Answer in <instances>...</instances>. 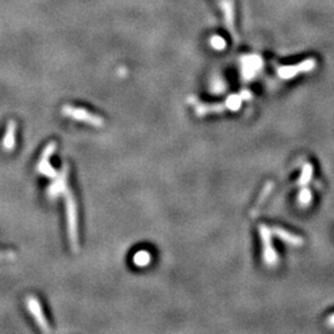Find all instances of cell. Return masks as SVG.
Returning <instances> with one entry per match:
<instances>
[{
	"label": "cell",
	"mask_w": 334,
	"mask_h": 334,
	"mask_svg": "<svg viewBox=\"0 0 334 334\" xmlns=\"http://www.w3.org/2000/svg\"><path fill=\"white\" fill-rule=\"evenodd\" d=\"M259 233H260L261 243H263V258L266 263L267 266H275L279 261L277 254L272 246V233L271 229L267 228L265 224H260L259 227Z\"/></svg>",
	"instance_id": "obj_1"
},
{
	"label": "cell",
	"mask_w": 334,
	"mask_h": 334,
	"mask_svg": "<svg viewBox=\"0 0 334 334\" xmlns=\"http://www.w3.org/2000/svg\"><path fill=\"white\" fill-rule=\"evenodd\" d=\"M316 65H317V61L315 58H307V60L296 63V65L281 66V67L277 68V74L282 79L295 78L301 73H308V72L313 71Z\"/></svg>",
	"instance_id": "obj_2"
},
{
	"label": "cell",
	"mask_w": 334,
	"mask_h": 334,
	"mask_svg": "<svg viewBox=\"0 0 334 334\" xmlns=\"http://www.w3.org/2000/svg\"><path fill=\"white\" fill-rule=\"evenodd\" d=\"M62 113L67 117L72 118V119L79 120V122H85L88 124L93 125V126H102L104 124V120L98 115H94L89 113L86 109L82 108H74L71 105H65L62 108Z\"/></svg>",
	"instance_id": "obj_3"
},
{
	"label": "cell",
	"mask_w": 334,
	"mask_h": 334,
	"mask_svg": "<svg viewBox=\"0 0 334 334\" xmlns=\"http://www.w3.org/2000/svg\"><path fill=\"white\" fill-rule=\"evenodd\" d=\"M66 210H67V219H68V230H70V238H71L72 245L74 249L78 246V228H77V210L76 203L72 197V194L67 190V197H66Z\"/></svg>",
	"instance_id": "obj_4"
},
{
	"label": "cell",
	"mask_w": 334,
	"mask_h": 334,
	"mask_svg": "<svg viewBox=\"0 0 334 334\" xmlns=\"http://www.w3.org/2000/svg\"><path fill=\"white\" fill-rule=\"evenodd\" d=\"M263 58L259 54H245L242 57V74L245 79H251L263 67Z\"/></svg>",
	"instance_id": "obj_5"
},
{
	"label": "cell",
	"mask_w": 334,
	"mask_h": 334,
	"mask_svg": "<svg viewBox=\"0 0 334 334\" xmlns=\"http://www.w3.org/2000/svg\"><path fill=\"white\" fill-rule=\"evenodd\" d=\"M26 306H27V308L30 310L31 315L34 316V318H35L36 323L38 324V327H40V328H41V331L50 332L49 323H47L46 318H45L44 312H42V308H41L40 302H38V299H36V297H34V296L27 297V299H26Z\"/></svg>",
	"instance_id": "obj_6"
},
{
	"label": "cell",
	"mask_w": 334,
	"mask_h": 334,
	"mask_svg": "<svg viewBox=\"0 0 334 334\" xmlns=\"http://www.w3.org/2000/svg\"><path fill=\"white\" fill-rule=\"evenodd\" d=\"M56 149V142H51L50 145H47V147L45 149L44 154H42V158H41L40 162L37 165V171L42 175H46V176L53 177L56 176V171L52 169L51 166L49 163V158L51 156L52 152L54 151Z\"/></svg>",
	"instance_id": "obj_7"
},
{
	"label": "cell",
	"mask_w": 334,
	"mask_h": 334,
	"mask_svg": "<svg viewBox=\"0 0 334 334\" xmlns=\"http://www.w3.org/2000/svg\"><path fill=\"white\" fill-rule=\"evenodd\" d=\"M271 233L274 234L275 236H277L279 239L282 240V242L290 244L291 246H301V245L303 244V239H302L301 236L291 233V231L286 230V229L280 228V227H274V228H271Z\"/></svg>",
	"instance_id": "obj_8"
},
{
	"label": "cell",
	"mask_w": 334,
	"mask_h": 334,
	"mask_svg": "<svg viewBox=\"0 0 334 334\" xmlns=\"http://www.w3.org/2000/svg\"><path fill=\"white\" fill-rule=\"evenodd\" d=\"M15 133H17V123L10 120L6 125V131L3 139L4 151H11L14 149V146H15Z\"/></svg>",
	"instance_id": "obj_9"
},
{
	"label": "cell",
	"mask_w": 334,
	"mask_h": 334,
	"mask_svg": "<svg viewBox=\"0 0 334 334\" xmlns=\"http://www.w3.org/2000/svg\"><path fill=\"white\" fill-rule=\"evenodd\" d=\"M227 104H210V105H206V104H201V105L196 106V113L198 115L208 114V113H220V111L227 110Z\"/></svg>",
	"instance_id": "obj_10"
},
{
	"label": "cell",
	"mask_w": 334,
	"mask_h": 334,
	"mask_svg": "<svg viewBox=\"0 0 334 334\" xmlns=\"http://www.w3.org/2000/svg\"><path fill=\"white\" fill-rule=\"evenodd\" d=\"M272 188H274V183L272 182H267L266 185H265V187L263 188V191H261L260 193V197H259V199L256 201L255 206H254L253 211H251V217H255V214H258L259 210L261 208V204L264 203V202L266 201L267 196L270 194V192L272 191Z\"/></svg>",
	"instance_id": "obj_11"
},
{
	"label": "cell",
	"mask_w": 334,
	"mask_h": 334,
	"mask_svg": "<svg viewBox=\"0 0 334 334\" xmlns=\"http://www.w3.org/2000/svg\"><path fill=\"white\" fill-rule=\"evenodd\" d=\"M312 175H313V167L311 163H304L303 169H302L301 176H299V181H297V186L299 187H304L307 186L308 183L311 182L312 179Z\"/></svg>",
	"instance_id": "obj_12"
},
{
	"label": "cell",
	"mask_w": 334,
	"mask_h": 334,
	"mask_svg": "<svg viewBox=\"0 0 334 334\" xmlns=\"http://www.w3.org/2000/svg\"><path fill=\"white\" fill-rule=\"evenodd\" d=\"M151 261V255L146 250H139L138 253L134 255V264L136 266H147Z\"/></svg>",
	"instance_id": "obj_13"
},
{
	"label": "cell",
	"mask_w": 334,
	"mask_h": 334,
	"mask_svg": "<svg viewBox=\"0 0 334 334\" xmlns=\"http://www.w3.org/2000/svg\"><path fill=\"white\" fill-rule=\"evenodd\" d=\"M243 101H244V99H243L242 94L230 95V97H228V99L226 101L227 108H228V110H231V111L239 110L240 106H242Z\"/></svg>",
	"instance_id": "obj_14"
},
{
	"label": "cell",
	"mask_w": 334,
	"mask_h": 334,
	"mask_svg": "<svg viewBox=\"0 0 334 334\" xmlns=\"http://www.w3.org/2000/svg\"><path fill=\"white\" fill-rule=\"evenodd\" d=\"M299 202L302 207H307L312 202V192H311L310 188L302 187L299 194Z\"/></svg>",
	"instance_id": "obj_15"
},
{
	"label": "cell",
	"mask_w": 334,
	"mask_h": 334,
	"mask_svg": "<svg viewBox=\"0 0 334 334\" xmlns=\"http://www.w3.org/2000/svg\"><path fill=\"white\" fill-rule=\"evenodd\" d=\"M212 46H213V49H215V50H224L227 46V42L223 40L220 36H213Z\"/></svg>",
	"instance_id": "obj_16"
},
{
	"label": "cell",
	"mask_w": 334,
	"mask_h": 334,
	"mask_svg": "<svg viewBox=\"0 0 334 334\" xmlns=\"http://www.w3.org/2000/svg\"><path fill=\"white\" fill-rule=\"evenodd\" d=\"M15 258V253L10 251V250H5V251H0V259H14Z\"/></svg>",
	"instance_id": "obj_17"
},
{
	"label": "cell",
	"mask_w": 334,
	"mask_h": 334,
	"mask_svg": "<svg viewBox=\"0 0 334 334\" xmlns=\"http://www.w3.org/2000/svg\"><path fill=\"white\" fill-rule=\"evenodd\" d=\"M328 323H329V326L334 327V315H332L331 317L328 318Z\"/></svg>",
	"instance_id": "obj_18"
}]
</instances>
